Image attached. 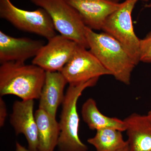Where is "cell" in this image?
Wrapping results in <instances>:
<instances>
[{
	"label": "cell",
	"instance_id": "cell-2",
	"mask_svg": "<svg viewBox=\"0 0 151 151\" xmlns=\"http://www.w3.org/2000/svg\"><path fill=\"white\" fill-rule=\"evenodd\" d=\"M86 36L89 51L116 80L129 85L136 65L121 44L108 34L95 32L87 27Z\"/></svg>",
	"mask_w": 151,
	"mask_h": 151
},
{
	"label": "cell",
	"instance_id": "cell-22",
	"mask_svg": "<svg viewBox=\"0 0 151 151\" xmlns=\"http://www.w3.org/2000/svg\"><path fill=\"white\" fill-rule=\"evenodd\" d=\"M111 1L114 2L118 3L120 0H109Z\"/></svg>",
	"mask_w": 151,
	"mask_h": 151
},
{
	"label": "cell",
	"instance_id": "cell-9",
	"mask_svg": "<svg viewBox=\"0 0 151 151\" xmlns=\"http://www.w3.org/2000/svg\"><path fill=\"white\" fill-rule=\"evenodd\" d=\"M45 45L42 41L28 37H14L0 31V63H25L35 58Z\"/></svg>",
	"mask_w": 151,
	"mask_h": 151
},
{
	"label": "cell",
	"instance_id": "cell-15",
	"mask_svg": "<svg viewBox=\"0 0 151 151\" xmlns=\"http://www.w3.org/2000/svg\"><path fill=\"white\" fill-rule=\"evenodd\" d=\"M84 122L89 129L97 130L105 128H113L125 132L126 124L124 120L105 116L100 112L96 101L92 98L84 102L81 111Z\"/></svg>",
	"mask_w": 151,
	"mask_h": 151
},
{
	"label": "cell",
	"instance_id": "cell-4",
	"mask_svg": "<svg viewBox=\"0 0 151 151\" xmlns=\"http://www.w3.org/2000/svg\"><path fill=\"white\" fill-rule=\"evenodd\" d=\"M30 1L47 12L55 29L60 35L80 46L89 48L86 36V25L77 11L65 0Z\"/></svg>",
	"mask_w": 151,
	"mask_h": 151
},
{
	"label": "cell",
	"instance_id": "cell-10",
	"mask_svg": "<svg viewBox=\"0 0 151 151\" xmlns=\"http://www.w3.org/2000/svg\"><path fill=\"white\" fill-rule=\"evenodd\" d=\"M34 100L16 101L10 115V123L16 134H22L30 151H38V140L37 125L34 113Z\"/></svg>",
	"mask_w": 151,
	"mask_h": 151
},
{
	"label": "cell",
	"instance_id": "cell-16",
	"mask_svg": "<svg viewBox=\"0 0 151 151\" xmlns=\"http://www.w3.org/2000/svg\"><path fill=\"white\" fill-rule=\"evenodd\" d=\"M122 132L113 128H105L97 130L93 137L87 140L89 144L95 148L96 151H117L128 145Z\"/></svg>",
	"mask_w": 151,
	"mask_h": 151
},
{
	"label": "cell",
	"instance_id": "cell-8",
	"mask_svg": "<svg viewBox=\"0 0 151 151\" xmlns=\"http://www.w3.org/2000/svg\"><path fill=\"white\" fill-rule=\"evenodd\" d=\"M78 45L73 41L61 35H57L42 47L33 59L32 64L45 71L60 72L71 58Z\"/></svg>",
	"mask_w": 151,
	"mask_h": 151
},
{
	"label": "cell",
	"instance_id": "cell-21",
	"mask_svg": "<svg viewBox=\"0 0 151 151\" xmlns=\"http://www.w3.org/2000/svg\"><path fill=\"white\" fill-rule=\"evenodd\" d=\"M149 118L151 120V110H150V111H149L148 113L147 114Z\"/></svg>",
	"mask_w": 151,
	"mask_h": 151
},
{
	"label": "cell",
	"instance_id": "cell-19",
	"mask_svg": "<svg viewBox=\"0 0 151 151\" xmlns=\"http://www.w3.org/2000/svg\"><path fill=\"white\" fill-rule=\"evenodd\" d=\"M15 151H30L28 149L26 148L23 146L22 145L19 143L17 142L16 143Z\"/></svg>",
	"mask_w": 151,
	"mask_h": 151
},
{
	"label": "cell",
	"instance_id": "cell-5",
	"mask_svg": "<svg viewBox=\"0 0 151 151\" xmlns=\"http://www.w3.org/2000/svg\"><path fill=\"white\" fill-rule=\"evenodd\" d=\"M137 0H126L122 6L105 19L102 27L104 32L121 44L137 65L140 60V43L135 34L132 14Z\"/></svg>",
	"mask_w": 151,
	"mask_h": 151
},
{
	"label": "cell",
	"instance_id": "cell-12",
	"mask_svg": "<svg viewBox=\"0 0 151 151\" xmlns=\"http://www.w3.org/2000/svg\"><path fill=\"white\" fill-rule=\"evenodd\" d=\"M130 151H151V120L133 113L124 120Z\"/></svg>",
	"mask_w": 151,
	"mask_h": 151
},
{
	"label": "cell",
	"instance_id": "cell-11",
	"mask_svg": "<svg viewBox=\"0 0 151 151\" xmlns=\"http://www.w3.org/2000/svg\"><path fill=\"white\" fill-rule=\"evenodd\" d=\"M80 15L86 27L102 29L105 19L122 6V3L109 0H65Z\"/></svg>",
	"mask_w": 151,
	"mask_h": 151
},
{
	"label": "cell",
	"instance_id": "cell-23",
	"mask_svg": "<svg viewBox=\"0 0 151 151\" xmlns=\"http://www.w3.org/2000/svg\"><path fill=\"white\" fill-rule=\"evenodd\" d=\"M145 6L146 7H151V4H150L147 5Z\"/></svg>",
	"mask_w": 151,
	"mask_h": 151
},
{
	"label": "cell",
	"instance_id": "cell-6",
	"mask_svg": "<svg viewBox=\"0 0 151 151\" xmlns=\"http://www.w3.org/2000/svg\"><path fill=\"white\" fill-rule=\"evenodd\" d=\"M0 17L20 30L37 35L47 40L57 35L51 18L41 8L25 10L14 5L10 0H0Z\"/></svg>",
	"mask_w": 151,
	"mask_h": 151
},
{
	"label": "cell",
	"instance_id": "cell-13",
	"mask_svg": "<svg viewBox=\"0 0 151 151\" xmlns=\"http://www.w3.org/2000/svg\"><path fill=\"white\" fill-rule=\"evenodd\" d=\"M67 83L60 71H46L45 80L39 98V108L56 116L58 108L64 100V89Z\"/></svg>",
	"mask_w": 151,
	"mask_h": 151
},
{
	"label": "cell",
	"instance_id": "cell-17",
	"mask_svg": "<svg viewBox=\"0 0 151 151\" xmlns=\"http://www.w3.org/2000/svg\"><path fill=\"white\" fill-rule=\"evenodd\" d=\"M140 60L143 62L151 63V32L145 37L140 40Z\"/></svg>",
	"mask_w": 151,
	"mask_h": 151
},
{
	"label": "cell",
	"instance_id": "cell-20",
	"mask_svg": "<svg viewBox=\"0 0 151 151\" xmlns=\"http://www.w3.org/2000/svg\"><path fill=\"white\" fill-rule=\"evenodd\" d=\"M130 151L129 148V145L125 147L124 148L122 149V150H119V151Z\"/></svg>",
	"mask_w": 151,
	"mask_h": 151
},
{
	"label": "cell",
	"instance_id": "cell-24",
	"mask_svg": "<svg viewBox=\"0 0 151 151\" xmlns=\"http://www.w3.org/2000/svg\"><path fill=\"white\" fill-rule=\"evenodd\" d=\"M137 1H138V0H137ZM143 1H148V0H143Z\"/></svg>",
	"mask_w": 151,
	"mask_h": 151
},
{
	"label": "cell",
	"instance_id": "cell-3",
	"mask_svg": "<svg viewBox=\"0 0 151 151\" xmlns=\"http://www.w3.org/2000/svg\"><path fill=\"white\" fill-rule=\"evenodd\" d=\"M99 78L77 84H70L62 103L59 125L60 134L57 147L59 151H87L88 147L78 135L79 118L77 102L86 88L96 85Z\"/></svg>",
	"mask_w": 151,
	"mask_h": 151
},
{
	"label": "cell",
	"instance_id": "cell-18",
	"mask_svg": "<svg viewBox=\"0 0 151 151\" xmlns=\"http://www.w3.org/2000/svg\"><path fill=\"white\" fill-rule=\"evenodd\" d=\"M7 108L5 102L2 97L0 98V127H2L4 125L6 119Z\"/></svg>",
	"mask_w": 151,
	"mask_h": 151
},
{
	"label": "cell",
	"instance_id": "cell-7",
	"mask_svg": "<svg viewBox=\"0 0 151 151\" xmlns=\"http://www.w3.org/2000/svg\"><path fill=\"white\" fill-rule=\"evenodd\" d=\"M60 72L69 84L85 82L102 76L112 75L91 52L78 45Z\"/></svg>",
	"mask_w": 151,
	"mask_h": 151
},
{
	"label": "cell",
	"instance_id": "cell-1",
	"mask_svg": "<svg viewBox=\"0 0 151 151\" xmlns=\"http://www.w3.org/2000/svg\"><path fill=\"white\" fill-rule=\"evenodd\" d=\"M46 71L34 64L9 62L0 66V94L14 95L22 100L39 99Z\"/></svg>",
	"mask_w": 151,
	"mask_h": 151
},
{
	"label": "cell",
	"instance_id": "cell-14",
	"mask_svg": "<svg viewBox=\"0 0 151 151\" xmlns=\"http://www.w3.org/2000/svg\"><path fill=\"white\" fill-rule=\"evenodd\" d=\"M35 116L37 128L38 151H54L60 134L56 116L39 108L35 111Z\"/></svg>",
	"mask_w": 151,
	"mask_h": 151
}]
</instances>
